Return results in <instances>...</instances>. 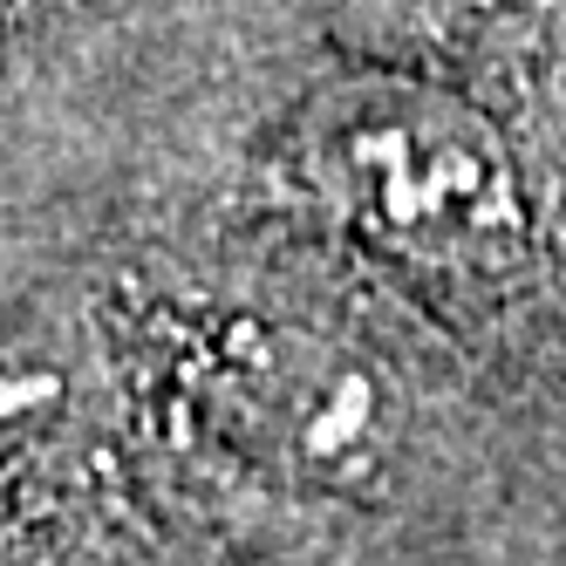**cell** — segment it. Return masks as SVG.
I'll return each instance as SVG.
<instances>
[{
	"mask_svg": "<svg viewBox=\"0 0 566 566\" xmlns=\"http://www.w3.org/2000/svg\"><path fill=\"white\" fill-rule=\"evenodd\" d=\"M287 171L369 253L437 280H505L533 260L512 144L478 103L417 75L321 83L294 109Z\"/></svg>",
	"mask_w": 566,
	"mask_h": 566,
	"instance_id": "6da1fadb",
	"label": "cell"
},
{
	"mask_svg": "<svg viewBox=\"0 0 566 566\" xmlns=\"http://www.w3.org/2000/svg\"><path fill=\"white\" fill-rule=\"evenodd\" d=\"M171 396L219 458L287 492L361 499L396 451L389 389L369 361L260 307L185 314L171 328Z\"/></svg>",
	"mask_w": 566,
	"mask_h": 566,
	"instance_id": "7a4b0ae2",
	"label": "cell"
}]
</instances>
